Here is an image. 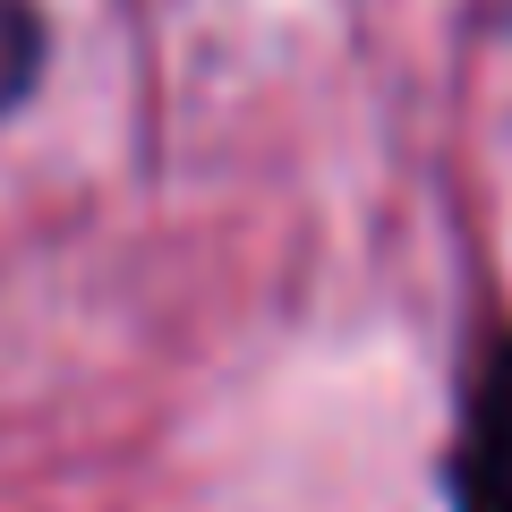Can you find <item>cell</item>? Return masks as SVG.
<instances>
[{"instance_id": "cell-1", "label": "cell", "mask_w": 512, "mask_h": 512, "mask_svg": "<svg viewBox=\"0 0 512 512\" xmlns=\"http://www.w3.org/2000/svg\"><path fill=\"white\" fill-rule=\"evenodd\" d=\"M453 512H512V350H487L461 402L453 444Z\"/></svg>"}, {"instance_id": "cell-2", "label": "cell", "mask_w": 512, "mask_h": 512, "mask_svg": "<svg viewBox=\"0 0 512 512\" xmlns=\"http://www.w3.org/2000/svg\"><path fill=\"white\" fill-rule=\"evenodd\" d=\"M35 69H43V18L26 0H0V111L35 86Z\"/></svg>"}]
</instances>
